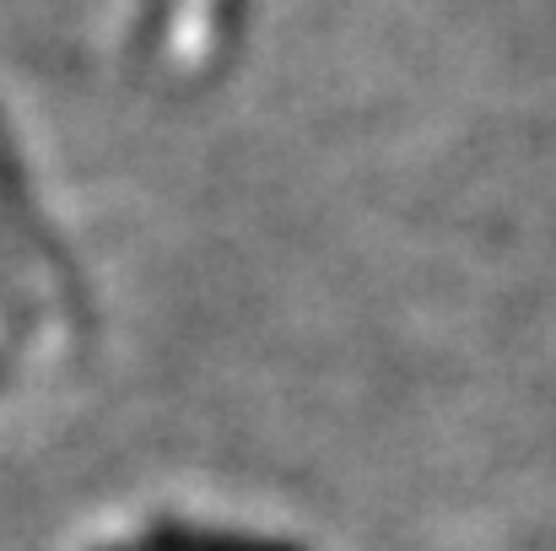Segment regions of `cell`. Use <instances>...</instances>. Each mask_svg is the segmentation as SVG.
Wrapping results in <instances>:
<instances>
[{
    "mask_svg": "<svg viewBox=\"0 0 556 551\" xmlns=\"http://www.w3.org/2000/svg\"><path fill=\"white\" fill-rule=\"evenodd\" d=\"M147 551H276V547H232V541H152Z\"/></svg>",
    "mask_w": 556,
    "mask_h": 551,
    "instance_id": "1",
    "label": "cell"
},
{
    "mask_svg": "<svg viewBox=\"0 0 556 551\" xmlns=\"http://www.w3.org/2000/svg\"><path fill=\"white\" fill-rule=\"evenodd\" d=\"M0 378H5V358H0Z\"/></svg>",
    "mask_w": 556,
    "mask_h": 551,
    "instance_id": "2",
    "label": "cell"
}]
</instances>
